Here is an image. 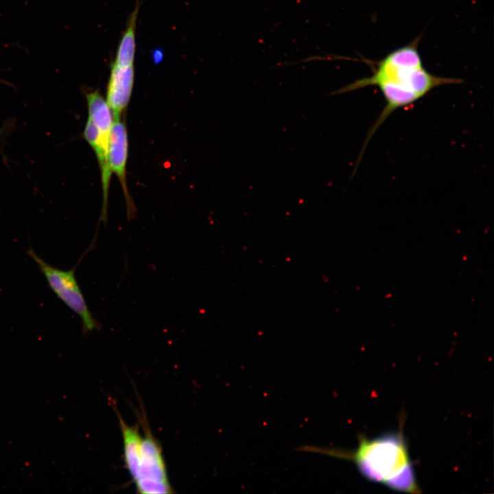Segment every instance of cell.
I'll list each match as a JSON object with an SVG mask.
<instances>
[{
    "label": "cell",
    "instance_id": "5",
    "mask_svg": "<svg viewBox=\"0 0 494 494\" xmlns=\"http://www.w3.org/2000/svg\"><path fill=\"white\" fill-rule=\"evenodd\" d=\"M128 132L121 119H113L109 141L108 160L112 173L118 178L124 192L128 220L136 214V207L129 193L126 182V163L128 158Z\"/></svg>",
    "mask_w": 494,
    "mask_h": 494
},
{
    "label": "cell",
    "instance_id": "7",
    "mask_svg": "<svg viewBox=\"0 0 494 494\" xmlns=\"http://www.w3.org/2000/svg\"><path fill=\"white\" fill-rule=\"evenodd\" d=\"M141 423L144 430V437L142 438L141 442L139 478L169 482L161 447L157 440L154 438L145 416L141 417Z\"/></svg>",
    "mask_w": 494,
    "mask_h": 494
},
{
    "label": "cell",
    "instance_id": "10",
    "mask_svg": "<svg viewBox=\"0 0 494 494\" xmlns=\"http://www.w3.org/2000/svg\"><path fill=\"white\" fill-rule=\"evenodd\" d=\"M134 482L139 493L167 494L173 493L169 482L139 478Z\"/></svg>",
    "mask_w": 494,
    "mask_h": 494
},
{
    "label": "cell",
    "instance_id": "8",
    "mask_svg": "<svg viewBox=\"0 0 494 494\" xmlns=\"http://www.w3.org/2000/svg\"><path fill=\"white\" fill-rule=\"evenodd\" d=\"M114 406L121 431L124 461L126 469L134 482L140 475L141 449L142 438L137 425L130 426L125 423L118 410Z\"/></svg>",
    "mask_w": 494,
    "mask_h": 494
},
{
    "label": "cell",
    "instance_id": "6",
    "mask_svg": "<svg viewBox=\"0 0 494 494\" xmlns=\"http://www.w3.org/2000/svg\"><path fill=\"white\" fill-rule=\"evenodd\" d=\"M134 80V67H119L111 64L107 86L106 102L113 119H121L130 99Z\"/></svg>",
    "mask_w": 494,
    "mask_h": 494
},
{
    "label": "cell",
    "instance_id": "4",
    "mask_svg": "<svg viewBox=\"0 0 494 494\" xmlns=\"http://www.w3.org/2000/svg\"><path fill=\"white\" fill-rule=\"evenodd\" d=\"M27 254L36 262L55 294L81 318L83 331L89 332L98 327L86 303L75 277V270L54 268L39 257L32 249Z\"/></svg>",
    "mask_w": 494,
    "mask_h": 494
},
{
    "label": "cell",
    "instance_id": "1",
    "mask_svg": "<svg viewBox=\"0 0 494 494\" xmlns=\"http://www.w3.org/2000/svg\"><path fill=\"white\" fill-rule=\"evenodd\" d=\"M420 36L373 64L372 75L358 79L330 95H340L366 86H376L385 99V106L371 127L362 153L380 126L396 110L403 108L427 95L436 87L462 83L459 78L434 75L423 66L418 50Z\"/></svg>",
    "mask_w": 494,
    "mask_h": 494
},
{
    "label": "cell",
    "instance_id": "9",
    "mask_svg": "<svg viewBox=\"0 0 494 494\" xmlns=\"http://www.w3.org/2000/svg\"><path fill=\"white\" fill-rule=\"evenodd\" d=\"M140 0H137L134 9L128 20L127 26L120 40L113 64L119 67L134 65L136 51V26L140 8Z\"/></svg>",
    "mask_w": 494,
    "mask_h": 494
},
{
    "label": "cell",
    "instance_id": "2",
    "mask_svg": "<svg viewBox=\"0 0 494 494\" xmlns=\"http://www.w3.org/2000/svg\"><path fill=\"white\" fill-rule=\"evenodd\" d=\"M357 447L342 450L303 446L298 451L316 453L353 462L362 475L395 491L420 493L408 445L401 432L368 438L359 436Z\"/></svg>",
    "mask_w": 494,
    "mask_h": 494
},
{
    "label": "cell",
    "instance_id": "3",
    "mask_svg": "<svg viewBox=\"0 0 494 494\" xmlns=\"http://www.w3.org/2000/svg\"><path fill=\"white\" fill-rule=\"evenodd\" d=\"M86 97L89 117L84 130V137L93 149L98 160L103 200L100 220L106 224L112 175L108 160V148L113 117L106 101L98 91L87 93Z\"/></svg>",
    "mask_w": 494,
    "mask_h": 494
}]
</instances>
